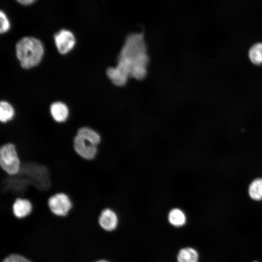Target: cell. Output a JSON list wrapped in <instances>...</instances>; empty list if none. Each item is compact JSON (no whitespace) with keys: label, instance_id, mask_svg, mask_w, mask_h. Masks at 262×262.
I'll use <instances>...</instances> for the list:
<instances>
[{"label":"cell","instance_id":"cell-11","mask_svg":"<svg viewBox=\"0 0 262 262\" xmlns=\"http://www.w3.org/2000/svg\"><path fill=\"white\" fill-rule=\"evenodd\" d=\"M15 117V112L12 106L7 101L0 103V121L1 123H6Z\"/></svg>","mask_w":262,"mask_h":262},{"label":"cell","instance_id":"cell-15","mask_svg":"<svg viewBox=\"0 0 262 262\" xmlns=\"http://www.w3.org/2000/svg\"><path fill=\"white\" fill-rule=\"evenodd\" d=\"M249 58L255 65L262 64V43H256L253 45L249 50Z\"/></svg>","mask_w":262,"mask_h":262},{"label":"cell","instance_id":"cell-17","mask_svg":"<svg viewBox=\"0 0 262 262\" xmlns=\"http://www.w3.org/2000/svg\"><path fill=\"white\" fill-rule=\"evenodd\" d=\"M2 262H31L26 258L19 255L13 254L6 257Z\"/></svg>","mask_w":262,"mask_h":262},{"label":"cell","instance_id":"cell-4","mask_svg":"<svg viewBox=\"0 0 262 262\" xmlns=\"http://www.w3.org/2000/svg\"><path fill=\"white\" fill-rule=\"evenodd\" d=\"M48 206L51 212L57 216H66L72 207L69 196L64 193H56L48 199Z\"/></svg>","mask_w":262,"mask_h":262},{"label":"cell","instance_id":"cell-6","mask_svg":"<svg viewBox=\"0 0 262 262\" xmlns=\"http://www.w3.org/2000/svg\"><path fill=\"white\" fill-rule=\"evenodd\" d=\"M73 146L77 154L85 160H93L97 154V146L90 143L78 135L74 139Z\"/></svg>","mask_w":262,"mask_h":262},{"label":"cell","instance_id":"cell-19","mask_svg":"<svg viewBox=\"0 0 262 262\" xmlns=\"http://www.w3.org/2000/svg\"><path fill=\"white\" fill-rule=\"evenodd\" d=\"M109 262L107 261L106 260H99V261H98L97 262Z\"/></svg>","mask_w":262,"mask_h":262},{"label":"cell","instance_id":"cell-10","mask_svg":"<svg viewBox=\"0 0 262 262\" xmlns=\"http://www.w3.org/2000/svg\"><path fill=\"white\" fill-rule=\"evenodd\" d=\"M77 135L96 146H98L101 141L100 134L88 126L80 128L77 131Z\"/></svg>","mask_w":262,"mask_h":262},{"label":"cell","instance_id":"cell-12","mask_svg":"<svg viewBox=\"0 0 262 262\" xmlns=\"http://www.w3.org/2000/svg\"><path fill=\"white\" fill-rule=\"evenodd\" d=\"M177 260L178 262H198V255L194 248L186 247L180 250Z\"/></svg>","mask_w":262,"mask_h":262},{"label":"cell","instance_id":"cell-8","mask_svg":"<svg viewBox=\"0 0 262 262\" xmlns=\"http://www.w3.org/2000/svg\"><path fill=\"white\" fill-rule=\"evenodd\" d=\"M118 219L115 212L110 208H105L100 213L98 223L100 227L107 231L115 229L117 225Z\"/></svg>","mask_w":262,"mask_h":262},{"label":"cell","instance_id":"cell-9","mask_svg":"<svg viewBox=\"0 0 262 262\" xmlns=\"http://www.w3.org/2000/svg\"><path fill=\"white\" fill-rule=\"evenodd\" d=\"M32 211L33 205L31 202L26 198H16L12 206L13 214L18 219H23L28 216Z\"/></svg>","mask_w":262,"mask_h":262},{"label":"cell","instance_id":"cell-2","mask_svg":"<svg viewBox=\"0 0 262 262\" xmlns=\"http://www.w3.org/2000/svg\"><path fill=\"white\" fill-rule=\"evenodd\" d=\"M16 55L21 66L24 69L33 68L41 62L44 48L38 39L33 36L21 38L16 46Z\"/></svg>","mask_w":262,"mask_h":262},{"label":"cell","instance_id":"cell-14","mask_svg":"<svg viewBox=\"0 0 262 262\" xmlns=\"http://www.w3.org/2000/svg\"><path fill=\"white\" fill-rule=\"evenodd\" d=\"M250 197L255 200L262 199V179H257L250 184L248 188Z\"/></svg>","mask_w":262,"mask_h":262},{"label":"cell","instance_id":"cell-5","mask_svg":"<svg viewBox=\"0 0 262 262\" xmlns=\"http://www.w3.org/2000/svg\"><path fill=\"white\" fill-rule=\"evenodd\" d=\"M54 39L56 48L62 54H66L70 51L76 43L74 34L67 29L59 30L54 34Z\"/></svg>","mask_w":262,"mask_h":262},{"label":"cell","instance_id":"cell-16","mask_svg":"<svg viewBox=\"0 0 262 262\" xmlns=\"http://www.w3.org/2000/svg\"><path fill=\"white\" fill-rule=\"evenodd\" d=\"M0 32L1 33H4L9 31L10 28V21L5 13L1 10L0 12Z\"/></svg>","mask_w":262,"mask_h":262},{"label":"cell","instance_id":"cell-7","mask_svg":"<svg viewBox=\"0 0 262 262\" xmlns=\"http://www.w3.org/2000/svg\"><path fill=\"white\" fill-rule=\"evenodd\" d=\"M50 116L58 123L66 122L69 117V111L67 105L60 101L52 103L49 109Z\"/></svg>","mask_w":262,"mask_h":262},{"label":"cell","instance_id":"cell-13","mask_svg":"<svg viewBox=\"0 0 262 262\" xmlns=\"http://www.w3.org/2000/svg\"><path fill=\"white\" fill-rule=\"evenodd\" d=\"M168 218L171 225L177 227L183 226L186 222L185 214L178 208H175L170 211Z\"/></svg>","mask_w":262,"mask_h":262},{"label":"cell","instance_id":"cell-1","mask_svg":"<svg viewBox=\"0 0 262 262\" xmlns=\"http://www.w3.org/2000/svg\"><path fill=\"white\" fill-rule=\"evenodd\" d=\"M148 57L142 33H133L125 41L118 57L115 69L128 79L132 77L143 79L147 74Z\"/></svg>","mask_w":262,"mask_h":262},{"label":"cell","instance_id":"cell-18","mask_svg":"<svg viewBox=\"0 0 262 262\" xmlns=\"http://www.w3.org/2000/svg\"><path fill=\"white\" fill-rule=\"evenodd\" d=\"M19 4L27 6L30 5L34 3L37 0H16Z\"/></svg>","mask_w":262,"mask_h":262},{"label":"cell","instance_id":"cell-3","mask_svg":"<svg viewBox=\"0 0 262 262\" xmlns=\"http://www.w3.org/2000/svg\"><path fill=\"white\" fill-rule=\"evenodd\" d=\"M21 162L16 146L9 143L0 147V167L10 175L17 174L20 168Z\"/></svg>","mask_w":262,"mask_h":262},{"label":"cell","instance_id":"cell-20","mask_svg":"<svg viewBox=\"0 0 262 262\" xmlns=\"http://www.w3.org/2000/svg\"></svg>","mask_w":262,"mask_h":262}]
</instances>
